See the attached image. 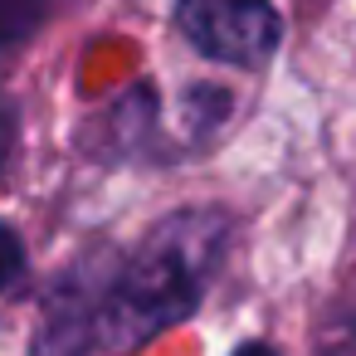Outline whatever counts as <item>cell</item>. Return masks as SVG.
<instances>
[{
	"mask_svg": "<svg viewBox=\"0 0 356 356\" xmlns=\"http://www.w3.org/2000/svg\"><path fill=\"white\" fill-rule=\"evenodd\" d=\"M229 244V220L215 210H181L147 234V244L108 278L93 302L64 307L44 327L40 356H79L83 346H142L147 337L186 322L205 298Z\"/></svg>",
	"mask_w": 356,
	"mask_h": 356,
	"instance_id": "obj_1",
	"label": "cell"
},
{
	"mask_svg": "<svg viewBox=\"0 0 356 356\" xmlns=\"http://www.w3.org/2000/svg\"><path fill=\"white\" fill-rule=\"evenodd\" d=\"M15 273H20V244H15L10 229H0V288H6Z\"/></svg>",
	"mask_w": 356,
	"mask_h": 356,
	"instance_id": "obj_4",
	"label": "cell"
},
{
	"mask_svg": "<svg viewBox=\"0 0 356 356\" xmlns=\"http://www.w3.org/2000/svg\"><path fill=\"white\" fill-rule=\"evenodd\" d=\"M49 6L54 0H0V49L30 40L40 30V20L49 15Z\"/></svg>",
	"mask_w": 356,
	"mask_h": 356,
	"instance_id": "obj_3",
	"label": "cell"
},
{
	"mask_svg": "<svg viewBox=\"0 0 356 356\" xmlns=\"http://www.w3.org/2000/svg\"><path fill=\"white\" fill-rule=\"evenodd\" d=\"M176 25L200 54L239 69L264 64L283 40L273 0H176Z\"/></svg>",
	"mask_w": 356,
	"mask_h": 356,
	"instance_id": "obj_2",
	"label": "cell"
},
{
	"mask_svg": "<svg viewBox=\"0 0 356 356\" xmlns=\"http://www.w3.org/2000/svg\"><path fill=\"white\" fill-rule=\"evenodd\" d=\"M234 356H278V351H273L268 341H249V346H239Z\"/></svg>",
	"mask_w": 356,
	"mask_h": 356,
	"instance_id": "obj_5",
	"label": "cell"
}]
</instances>
